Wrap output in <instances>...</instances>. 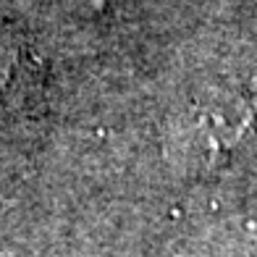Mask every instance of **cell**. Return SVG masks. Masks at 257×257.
I'll use <instances>...</instances> for the list:
<instances>
[{
	"instance_id": "cell-1",
	"label": "cell",
	"mask_w": 257,
	"mask_h": 257,
	"mask_svg": "<svg viewBox=\"0 0 257 257\" xmlns=\"http://www.w3.org/2000/svg\"><path fill=\"white\" fill-rule=\"evenodd\" d=\"M21 84H32V68L11 42H0V102L19 95Z\"/></svg>"
}]
</instances>
